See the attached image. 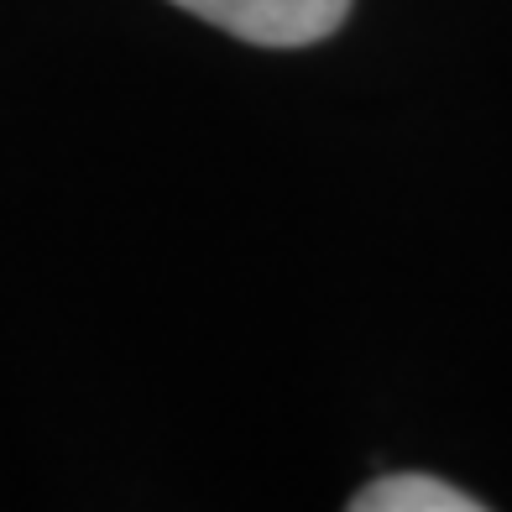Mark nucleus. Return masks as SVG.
I'll return each instance as SVG.
<instances>
[{"mask_svg":"<svg viewBox=\"0 0 512 512\" xmlns=\"http://www.w3.org/2000/svg\"><path fill=\"white\" fill-rule=\"evenodd\" d=\"M173 6L215 21L220 32L262 48H304V42L330 37L351 0H173Z\"/></svg>","mask_w":512,"mask_h":512,"instance_id":"f257e3e1","label":"nucleus"},{"mask_svg":"<svg viewBox=\"0 0 512 512\" xmlns=\"http://www.w3.org/2000/svg\"><path fill=\"white\" fill-rule=\"evenodd\" d=\"M351 507L356 512H481V502L465 497L460 486L434 481V476H418V471L371 481L366 492L351 497Z\"/></svg>","mask_w":512,"mask_h":512,"instance_id":"f03ea898","label":"nucleus"}]
</instances>
